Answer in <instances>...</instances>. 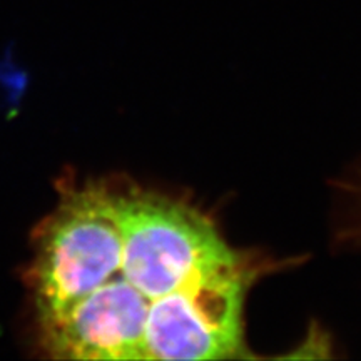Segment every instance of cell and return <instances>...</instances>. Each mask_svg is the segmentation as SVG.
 I'll use <instances>...</instances> for the list:
<instances>
[{"mask_svg":"<svg viewBox=\"0 0 361 361\" xmlns=\"http://www.w3.org/2000/svg\"><path fill=\"white\" fill-rule=\"evenodd\" d=\"M245 268L236 263L151 301L144 360H223L241 350Z\"/></svg>","mask_w":361,"mask_h":361,"instance_id":"7a4b0ae2","label":"cell"},{"mask_svg":"<svg viewBox=\"0 0 361 361\" xmlns=\"http://www.w3.org/2000/svg\"><path fill=\"white\" fill-rule=\"evenodd\" d=\"M116 204L123 261L112 276L149 301L239 263L214 226L191 207L141 191H116Z\"/></svg>","mask_w":361,"mask_h":361,"instance_id":"6da1fadb","label":"cell"}]
</instances>
